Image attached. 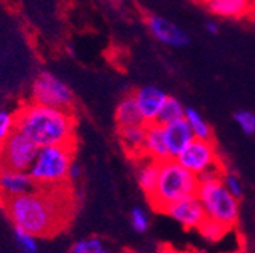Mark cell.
<instances>
[{"instance_id": "obj_1", "label": "cell", "mask_w": 255, "mask_h": 253, "mask_svg": "<svg viewBox=\"0 0 255 253\" xmlns=\"http://www.w3.org/2000/svg\"><path fill=\"white\" fill-rule=\"evenodd\" d=\"M72 202L64 200L62 188H34L32 191L5 202L3 212L14 229L47 238L66 226L70 218Z\"/></svg>"}, {"instance_id": "obj_2", "label": "cell", "mask_w": 255, "mask_h": 253, "mask_svg": "<svg viewBox=\"0 0 255 253\" xmlns=\"http://www.w3.org/2000/svg\"><path fill=\"white\" fill-rule=\"evenodd\" d=\"M14 115L15 129L38 149L49 146L75 147L76 120L72 109H58L26 102L14 111Z\"/></svg>"}, {"instance_id": "obj_3", "label": "cell", "mask_w": 255, "mask_h": 253, "mask_svg": "<svg viewBox=\"0 0 255 253\" xmlns=\"http://www.w3.org/2000/svg\"><path fill=\"white\" fill-rule=\"evenodd\" d=\"M199 180L195 174L185 170L176 160L159 163L158 183L149 200L150 206L158 212H166L172 205L196 196Z\"/></svg>"}, {"instance_id": "obj_4", "label": "cell", "mask_w": 255, "mask_h": 253, "mask_svg": "<svg viewBox=\"0 0 255 253\" xmlns=\"http://www.w3.org/2000/svg\"><path fill=\"white\" fill-rule=\"evenodd\" d=\"M73 146H49L41 147L32 164L29 174L37 188H66L69 173L75 163Z\"/></svg>"}, {"instance_id": "obj_5", "label": "cell", "mask_w": 255, "mask_h": 253, "mask_svg": "<svg viewBox=\"0 0 255 253\" xmlns=\"http://www.w3.org/2000/svg\"><path fill=\"white\" fill-rule=\"evenodd\" d=\"M196 197L199 199L208 220L216 221L228 231L236 226L240 214V202L228 193L220 177L201 180Z\"/></svg>"}, {"instance_id": "obj_6", "label": "cell", "mask_w": 255, "mask_h": 253, "mask_svg": "<svg viewBox=\"0 0 255 253\" xmlns=\"http://www.w3.org/2000/svg\"><path fill=\"white\" fill-rule=\"evenodd\" d=\"M30 102L58 109H72L75 97L70 86L62 79L50 72H41L32 82Z\"/></svg>"}, {"instance_id": "obj_7", "label": "cell", "mask_w": 255, "mask_h": 253, "mask_svg": "<svg viewBox=\"0 0 255 253\" xmlns=\"http://www.w3.org/2000/svg\"><path fill=\"white\" fill-rule=\"evenodd\" d=\"M176 161L196 177L211 171H222V164L214 140H193L176 158Z\"/></svg>"}, {"instance_id": "obj_8", "label": "cell", "mask_w": 255, "mask_h": 253, "mask_svg": "<svg viewBox=\"0 0 255 253\" xmlns=\"http://www.w3.org/2000/svg\"><path fill=\"white\" fill-rule=\"evenodd\" d=\"M38 147L20 131H14L0 143V169L27 171L34 164Z\"/></svg>"}, {"instance_id": "obj_9", "label": "cell", "mask_w": 255, "mask_h": 253, "mask_svg": "<svg viewBox=\"0 0 255 253\" xmlns=\"http://www.w3.org/2000/svg\"><path fill=\"white\" fill-rule=\"evenodd\" d=\"M172 220H175L178 225L184 229H199L202 223L207 220L205 211L196 196L184 199L175 205H172L166 212Z\"/></svg>"}, {"instance_id": "obj_10", "label": "cell", "mask_w": 255, "mask_h": 253, "mask_svg": "<svg viewBox=\"0 0 255 253\" xmlns=\"http://www.w3.org/2000/svg\"><path fill=\"white\" fill-rule=\"evenodd\" d=\"M149 32L156 38L159 43H163L170 47H185L190 43V35L184 29L178 27L170 20L159 17V15H150L146 20Z\"/></svg>"}, {"instance_id": "obj_11", "label": "cell", "mask_w": 255, "mask_h": 253, "mask_svg": "<svg viewBox=\"0 0 255 253\" xmlns=\"http://www.w3.org/2000/svg\"><path fill=\"white\" fill-rule=\"evenodd\" d=\"M132 96L135 99V103L138 106L144 124H150L156 121L159 112H161V108L164 106L169 97L166 91L153 85H146L138 88L135 92H132Z\"/></svg>"}, {"instance_id": "obj_12", "label": "cell", "mask_w": 255, "mask_h": 253, "mask_svg": "<svg viewBox=\"0 0 255 253\" xmlns=\"http://www.w3.org/2000/svg\"><path fill=\"white\" fill-rule=\"evenodd\" d=\"M34 188L35 183L27 171L0 169V196L5 200L26 194Z\"/></svg>"}, {"instance_id": "obj_13", "label": "cell", "mask_w": 255, "mask_h": 253, "mask_svg": "<svg viewBox=\"0 0 255 253\" xmlns=\"http://www.w3.org/2000/svg\"><path fill=\"white\" fill-rule=\"evenodd\" d=\"M163 131H164L166 147L170 160H176L187 149V146L195 140V135L191 132L190 126L187 124L185 118L163 126Z\"/></svg>"}, {"instance_id": "obj_14", "label": "cell", "mask_w": 255, "mask_h": 253, "mask_svg": "<svg viewBox=\"0 0 255 253\" xmlns=\"http://www.w3.org/2000/svg\"><path fill=\"white\" fill-rule=\"evenodd\" d=\"M143 156L147 158V160L156 161V163L170 160L169 153H167L164 131H163L161 124H158V123L146 124V140H144Z\"/></svg>"}, {"instance_id": "obj_15", "label": "cell", "mask_w": 255, "mask_h": 253, "mask_svg": "<svg viewBox=\"0 0 255 253\" xmlns=\"http://www.w3.org/2000/svg\"><path fill=\"white\" fill-rule=\"evenodd\" d=\"M207 9L223 18H240L255 11V0H204Z\"/></svg>"}, {"instance_id": "obj_16", "label": "cell", "mask_w": 255, "mask_h": 253, "mask_svg": "<svg viewBox=\"0 0 255 253\" xmlns=\"http://www.w3.org/2000/svg\"><path fill=\"white\" fill-rule=\"evenodd\" d=\"M119 131V140L123 150L131 158H135L137 161L143 160L144 150V140H146V124L129 126V128H122Z\"/></svg>"}, {"instance_id": "obj_17", "label": "cell", "mask_w": 255, "mask_h": 253, "mask_svg": "<svg viewBox=\"0 0 255 253\" xmlns=\"http://www.w3.org/2000/svg\"><path fill=\"white\" fill-rule=\"evenodd\" d=\"M114 118L117 123V129L122 128H129V126H137V124H144L143 117L138 111V106L135 103V99L132 94L122 97V100L116 106Z\"/></svg>"}, {"instance_id": "obj_18", "label": "cell", "mask_w": 255, "mask_h": 253, "mask_svg": "<svg viewBox=\"0 0 255 253\" xmlns=\"http://www.w3.org/2000/svg\"><path fill=\"white\" fill-rule=\"evenodd\" d=\"M158 173H159V163L147 160V158H143V160L138 161L137 183L143 194L146 196V199H150L155 191L158 183Z\"/></svg>"}, {"instance_id": "obj_19", "label": "cell", "mask_w": 255, "mask_h": 253, "mask_svg": "<svg viewBox=\"0 0 255 253\" xmlns=\"http://www.w3.org/2000/svg\"><path fill=\"white\" fill-rule=\"evenodd\" d=\"M185 121L190 126V129H191V132H193L196 140H213L211 126L201 115L199 111H196L191 106H187L185 108Z\"/></svg>"}, {"instance_id": "obj_20", "label": "cell", "mask_w": 255, "mask_h": 253, "mask_svg": "<svg viewBox=\"0 0 255 253\" xmlns=\"http://www.w3.org/2000/svg\"><path fill=\"white\" fill-rule=\"evenodd\" d=\"M184 118H185V106L176 97L169 96L155 123L166 126V124H170V123H175V121L184 120Z\"/></svg>"}, {"instance_id": "obj_21", "label": "cell", "mask_w": 255, "mask_h": 253, "mask_svg": "<svg viewBox=\"0 0 255 253\" xmlns=\"http://www.w3.org/2000/svg\"><path fill=\"white\" fill-rule=\"evenodd\" d=\"M108 244L101 237H85L78 240L72 249L70 253H110Z\"/></svg>"}, {"instance_id": "obj_22", "label": "cell", "mask_w": 255, "mask_h": 253, "mask_svg": "<svg viewBox=\"0 0 255 253\" xmlns=\"http://www.w3.org/2000/svg\"><path fill=\"white\" fill-rule=\"evenodd\" d=\"M14 240H15V244H17L20 253H38L40 252L38 238L24 232V231L14 229Z\"/></svg>"}, {"instance_id": "obj_23", "label": "cell", "mask_w": 255, "mask_h": 253, "mask_svg": "<svg viewBox=\"0 0 255 253\" xmlns=\"http://www.w3.org/2000/svg\"><path fill=\"white\" fill-rule=\"evenodd\" d=\"M129 225L137 234H146L150 226V217L147 211L141 206H135L129 214Z\"/></svg>"}, {"instance_id": "obj_24", "label": "cell", "mask_w": 255, "mask_h": 253, "mask_svg": "<svg viewBox=\"0 0 255 253\" xmlns=\"http://www.w3.org/2000/svg\"><path fill=\"white\" fill-rule=\"evenodd\" d=\"M234 121L245 135L255 137V112L240 109L234 114Z\"/></svg>"}, {"instance_id": "obj_25", "label": "cell", "mask_w": 255, "mask_h": 253, "mask_svg": "<svg viewBox=\"0 0 255 253\" xmlns=\"http://www.w3.org/2000/svg\"><path fill=\"white\" fill-rule=\"evenodd\" d=\"M198 232L207 240V241H219V240H222L223 238V235H225L227 232H228V229L227 228H223L222 225H219V223H216V221H213V220H205L204 223H202V226L198 229Z\"/></svg>"}, {"instance_id": "obj_26", "label": "cell", "mask_w": 255, "mask_h": 253, "mask_svg": "<svg viewBox=\"0 0 255 253\" xmlns=\"http://www.w3.org/2000/svg\"><path fill=\"white\" fill-rule=\"evenodd\" d=\"M220 180H222L223 186L228 189V193H231L236 199L240 200L243 197V183H242V180H240V177L237 174H234L233 171L223 170L222 176H220Z\"/></svg>"}, {"instance_id": "obj_27", "label": "cell", "mask_w": 255, "mask_h": 253, "mask_svg": "<svg viewBox=\"0 0 255 253\" xmlns=\"http://www.w3.org/2000/svg\"><path fill=\"white\" fill-rule=\"evenodd\" d=\"M15 131V115L14 111L0 109V143L8 138Z\"/></svg>"}, {"instance_id": "obj_28", "label": "cell", "mask_w": 255, "mask_h": 253, "mask_svg": "<svg viewBox=\"0 0 255 253\" xmlns=\"http://www.w3.org/2000/svg\"><path fill=\"white\" fill-rule=\"evenodd\" d=\"M81 176H82L81 167H79L76 163H73V166H72V169H70V173H69V182L78 180V179H81Z\"/></svg>"}, {"instance_id": "obj_29", "label": "cell", "mask_w": 255, "mask_h": 253, "mask_svg": "<svg viewBox=\"0 0 255 253\" xmlns=\"http://www.w3.org/2000/svg\"><path fill=\"white\" fill-rule=\"evenodd\" d=\"M205 29H207V32L211 34V35H217V34H219V30H220L219 23H216V21H207Z\"/></svg>"}, {"instance_id": "obj_30", "label": "cell", "mask_w": 255, "mask_h": 253, "mask_svg": "<svg viewBox=\"0 0 255 253\" xmlns=\"http://www.w3.org/2000/svg\"><path fill=\"white\" fill-rule=\"evenodd\" d=\"M110 253H134V252L128 250V249H120V250H114V252H110Z\"/></svg>"}, {"instance_id": "obj_31", "label": "cell", "mask_w": 255, "mask_h": 253, "mask_svg": "<svg viewBox=\"0 0 255 253\" xmlns=\"http://www.w3.org/2000/svg\"><path fill=\"white\" fill-rule=\"evenodd\" d=\"M163 253H176V252H172V250H169V252H163Z\"/></svg>"}, {"instance_id": "obj_32", "label": "cell", "mask_w": 255, "mask_h": 253, "mask_svg": "<svg viewBox=\"0 0 255 253\" xmlns=\"http://www.w3.org/2000/svg\"><path fill=\"white\" fill-rule=\"evenodd\" d=\"M254 30H255V17H254Z\"/></svg>"}]
</instances>
